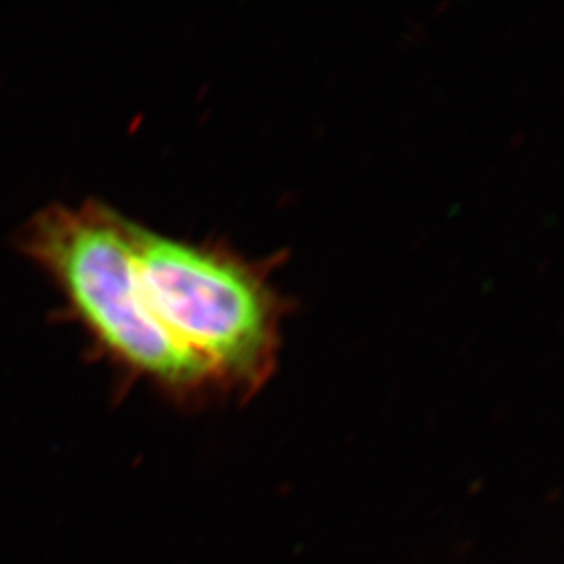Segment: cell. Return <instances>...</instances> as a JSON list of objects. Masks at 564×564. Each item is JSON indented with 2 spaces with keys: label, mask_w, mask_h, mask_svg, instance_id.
<instances>
[{
  "label": "cell",
  "mask_w": 564,
  "mask_h": 564,
  "mask_svg": "<svg viewBox=\"0 0 564 564\" xmlns=\"http://www.w3.org/2000/svg\"><path fill=\"white\" fill-rule=\"evenodd\" d=\"M139 283L155 318L210 366L247 373L269 344V310L240 267L132 225Z\"/></svg>",
  "instance_id": "obj_2"
},
{
  "label": "cell",
  "mask_w": 564,
  "mask_h": 564,
  "mask_svg": "<svg viewBox=\"0 0 564 564\" xmlns=\"http://www.w3.org/2000/svg\"><path fill=\"white\" fill-rule=\"evenodd\" d=\"M28 249L57 278L102 346L128 366L187 383L207 364L183 347L150 310L133 263L132 225L101 205L54 207L28 235Z\"/></svg>",
  "instance_id": "obj_1"
}]
</instances>
